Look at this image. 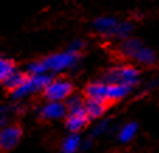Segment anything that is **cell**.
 <instances>
[{"label": "cell", "mask_w": 159, "mask_h": 153, "mask_svg": "<svg viewBox=\"0 0 159 153\" xmlns=\"http://www.w3.org/2000/svg\"><path fill=\"white\" fill-rule=\"evenodd\" d=\"M116 51L121 59L125 60H135V62L141 63V65H147V66L155 62V52L151 48L145 46L139 39L135 38L123 41Z\"/></svg>", "instance_id": "6da1fadb"}, {"label": "cell", "mask_w": 159, "mask_h": 153, "mask_svg": "<svg viewBox=\"0 0 159 153\" xmlns=\"http://www.w3.org/2000/svg\"><path fill=\"white\" fill-rule=\"evenodd\" d=\"M138 77L139 72L134 65L123 63L106 70L102 81H104L106 84H125V86L132 87L138 83Z\"/></svg>", "instance_id": "7a4b0ae2"}, {"label": "cell", "mask_w": 159, "mask_h": 153, "mask_svg": "<svg viewBox=\"0 0 159 153\" xmlns=\"http://www.w3.org/2000/svg\"><path fill=\"white\" fill-rule=\"evenodd\" d=\"M41 94L47 103H65L73 94V84L66 77L52 79Z\"/></svg>", "instance_id": "3957f363"}, {"label": "cell", "mask_w": 159, "mask_h": 153, "mask_svg": "<svg viewBox=\"0 0 159 153\" xmlns=\"http://www.w3.org/2000/svg\"><path fill=\"white\" fill-rule=\"evenodd\" d=\"M24 135V129L20 122H9L0 128V153H9L18 146Z\"/></svg>", "instance_id": "277c9868"}, {"label": "cell", "mask_w": 159, "mask_h": 153, "mask_svg": "<svg viewBox=\"0 0 159 153\" xmlns=\"http://www.w3.org/2000/svg\"><path fill=\"white\" fill-rule=\"evenodd\" d=\"M80 58V54L73 51H66V52H59V54L49 55L47 58H42L47 69L51 72H61L68 68L73 66Z\"/></svg>", "instance_id": "5b68a950"}, {"label": "cell", "mask_w": 159, "mask_h": 153, "mask_svg": "<svg viewBox=\"0 0 159 153\" xmlns=\"http://www.w3.org/2000/svg\"><path fill=\"white\" fill-rule=\"evenodd\" d=\"M66 115H68V110L65 107V103H47L45 105H42L38 112L39 120L45 122L66 118Z\"/></svg>", "instance_id": "8992f818"}, {"label": "cell", "mask_w": 159, "mask_h": 153, "mask_svg": "<svg viewBox=\"0 0 159 153\" xmlns=\"http://www.w3.org/2000/svg\"><path fill=\"white\" fill-rule=\"evenodd\" d=\"M90 122V118L87 117L86 111L83 110H78V111L68 112L65 118V125L69 129L70 133H78L82 129H84Z\"/></svg>", "instance_id": "52a82bcc"}, {"label": "cell", "mask_w": 159, "mask_h": 153, "mask_svg": "<svg viewBox=\"0 0 159 153\" xmlns=\"http://www.w3.org/2000/svg\"><path fill=\"white\" fill-rule=\"evenodd\" d=\"M84 98L90 100H103L107 101V84L102 80L97 81H90L83 90Z\"/></svg>", "instance_id": "ba28073f"}, {"label": "cell", "mask_w": 159, "mask_h": 153, "mask_svg": "<svg viewBox=\"0 0 159 153\" xmlns=\"http://www.w3.org/2000/svg\"><path fill=\"white\" fill-rule=\"evenodd\" d=\"M108 107H110V104L107 101H103V100L86 98V101H84V111H86L87 117L90 118V121L102 118L108 110Z\"/></svg>", "instance_id": "9c48e42d"}, {"label": "cell", "mask_w": 159, "mask_h": 153, "mask_svg": "<svg viewBox=\"0 0 159 153\" xmlns=\"http://www.w3.org/2000/svg\"><path fill=\"white\" fill-rule=\"evenodd\" d=\"M120 21L113 17H100L94 21V30L104 37H114Z\"/></svg>", "instance_id": "30bf717a"}, {"label": "cell", "mask_w": 159, "mask_h": 153, "mask_svg": "<svg viewBox=\"0 0 159 153\" xmlns=\"http://www.w3.org/2000/svg\"><path fill=\"white\" fill-rule=\"evenodd\" d=\"M28 77H30V75H28L27 72H18V70H16V72L3 83L4 90H6L7 93L13 94L14 91L20 90L21 87L27 83Z\"/></svg>", "instance_id": "8fae6325"}, {"label": "cell", "mask_w": 159, "mask_h": 153, "mask_svg": "<svg viewBox=\"0 0 159 153\" xmlns=\"http://www.w3.org/2000/svg\"><path fill=\"white\" fill-rule=\"evenodd\" d=\"M129 91L131 87L125 84H107V103L110 105L114 104L128 96Z\"/></svg>", "instance_id": "7c38bea8"}, {"label": "cell", "mask_w": 159, "mask_h": 153, "mask_svg": "<svg viewBox=\"0 0 159 153\" xmlns=\"http://www.w3.org/2000/svg\"><path fill=\"white\" fill-rule=\"evenodd\" d=\"M79 146H80V136L78 133H70L63 139L61 153H78Z\"/></svg>", "instance_id": "4fadbf2b"}, {"label": "cell", "mask_w": 159, "mask_h": 153, "mask_svg": "<svg viewBox=\"0 0 159 153\" xmlns=\"http://www.w3.org/2000/svg\"><path fill=\"white\" fill-rule=\"evenodd\" d=\"M16 72V62L9 58H0V84H3Z\"/></svg>", "instance_id": "5bb4252c"}, {"label": "cell", "mask_w": 159, "mask_h": 153, "mask_svg": "<svg viewBox=\"0 0 159 153\" xmlns=\"http://www.w3.org/2000/svg\"><path fill=\"white\" fill-rule=\"evenodd\" d=\"M84 98L83 94H75L73 93L69 98L65 101V107L68 110V112H72V111H78V110H83L84 108Z\"/></svg>", "instance_id": "9a60e30c"}, {"label": "cell", "mask_w": 159, "mask_h": 153, "mask_svg": "<svg viewBox=\"0 0 159 153\" xmlns=\"http://www.w3.org/2000/svg\"><path fill=\"white\" fill-rule=\"evenodd\" d=\"M135 132H137V124L129 122V124H127V125L123 126V129L120 131L118 138H120L121 142H129L132 138H134Z\"/></svg>", "instance_id": "2e32d148"}, {"label": "cell", "mask_w": 159, "mask_h": 153, "mask_svg": "<svg viewBox=\"0 0 159 153\" xmlns=\"http://www.w3.org/2000/svg\"><path fill=\"white\" fill-rule=\"evenodd\" d=\"M4 125H7V122H6V111H4V108H0V128H3Z\"/></svg>", "instance_id": "e0dca14e"}, {"label": "cell", "mask_w": 159, "mask_h": 153, "mask_svg": "<svg viewBox=\"0 0 159 153\" xmlns=\"http://www.w3.org/2000/svg\"><path fill=\"white\" fill-rule=\"evenodd\" d=\"M111 153H118V152H111Z\"/></svg>", "instance_id": "ac0fdd59"}]
</instances>
